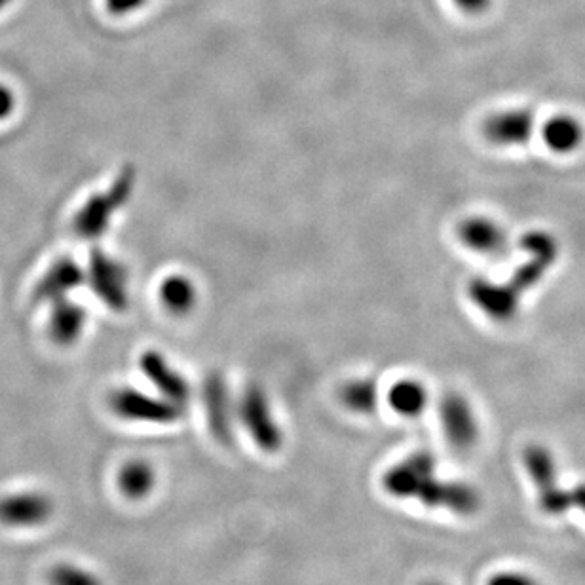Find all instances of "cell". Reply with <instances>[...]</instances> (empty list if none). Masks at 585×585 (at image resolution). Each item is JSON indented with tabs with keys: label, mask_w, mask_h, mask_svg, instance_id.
<instances>
[{
	"label": "cell",
	"mask_w": 585,
	"mask_h": 585,
	"mask_svg": "<svg viewBox=\"0 0 585 585\" xmlns=\"http://www.w3.org/2000/svg\"><path fill=\"white\" fill-rule=\"evenodd\" d=\"M384 491L401 500L415 498L426 508L447 510L458 515H472L479 510V492L460 481L439 479L435 458L430 453H413L397 462L382 477Z\"/></svg>",
	"instance_id": "cell-1"
},
{
	"label": "cell",
	"mask_w": 585,
	"mask_h": 585,
	"mask_svg": "<svg viewBox=\"0 0 585 585\" xmlns=\"http://www.w3.org/2000/svg\"><path fill=\"white\" fill-rule=\"evenodd\" d=\"M137 173L132 166L122 168L116 175L113 185L99 194L88 198V202L78 209L73 219V230L82 240L101 238L113 223L114 215L124 208L135 189Z\"/></svg>",
	"instance_id": "cell-2"
},
{
	"label": "cell",
	"mask_w": 585,
	"mask_h": 585,
	"mask_svg": "<svg viewBox=\"0 0 585 585\" xmlns=\"http://www.w3.org/2000/svg\"><path fill=\"white\" fill-rule=\"evenodd\" d=\"M86 282L92 293L113 312H124L130 304L128 270L109 253L94 249L86 268Z\"/></svg>",
	"instance_id": "cell-3"
},
{
	"label": "cell",
	"mask_w": 585,
	"mask_h": 585,
	"mask_svg": "<svg viewBox=\"0 0 585 585\" xmlns=\"http://www.w3.org/2000/svg\"><path fill=\"white\" fill-rule=\"evenodd\" d=\"M238 416L246 426L247 434L255 445L265 453H278L284 447V434L280 424L272 415L265 390L259 386H249L240 397Z\"/></svg>",
	"instance_id": "cell-4"
},
{
	"label": "cell",
	"mask_w": 585,
	"mask_h": 585,
	"mask_svg": "<svg viewBox=\"0 0 585 585\" xmlns=\"http://www.w3.org/2000/svg\"><path fill=\"white\" fill-rule=\"evenodd\" d=\"M111 409L124 420L149 424H171L183 416L181 405L171 403L166 397L147 396L133 388L116 390L111 396Z\"/></svg>",
	"instance_id": "cell-5"
},
{
	"label": "cell",
	"mask_w": 585,
	"mask_h": 585,
	"mask_svg": "<svg viewBox=\"0 0 585 585\" xmlns=\"http://www.w3.org/2000/svg\"><path fill=\"white\" fill-rule=\"evenodd\" d=\"M481 130L494 147H525L538 130V120L527 107H511L487 116Z\"/></svg>",
	"instance_id": "cell-6"
},
{
	"label": "cell",
	"mask_w": 585,
	"mask_h": 585,
	"mask_svg": "<svg viewBox=\"0 0 585 585\" xmlns=\"http://www.w3.org/2000/svg\"><path fill=\"white\" fill-rule=\"evenodd\" d=\"M54 510V500L44 492H12L0 498V525L12 529H35L46 525Z\"/></svg>",
	"instance_id": "cell-7"
},
{
	"label": "cell",
	"mask_w": 585,
	"mask_h": 585,
	"mask_svg": "<svg viewBox=\"0 0 585 585\" xmlns=\"http://www.w3.org/2000/svg\"><path fill=\"white\" fill-rule=\"evenodd\" d=\"M439 420L445 437L458 451L472 449L479 437V422L472 403L456 392H449L439 403Z\"/></svg>",
	"instance_id": "cell-8"
},
{
	"label": "cell",
	"mask_w": 585,
	"mask_h": 585,
	"mask_svg": "<svg viewBox=\"0 0 585 585\" xmlns=\"http://www.w3.org/2000/svg\"><path fill=\"white\" fill-rule=\"evenodd\" d=\"M456 234L462 246L483 257H500L510 249L508 230L489 215H472L462 219Z\"/></svg>",
	"instance_id": "cell-9"
},
{
	"label": "cell",
	"mask_w": 585,
	"mask_h": 585,
	"mask_svg": "<svg viewBox=\"0 0 585 585\" xmlns=\"http://www.w3.org/2000/svg\"><path fill=\"white\" fill-rule=\"evenodd\" d=\"M473 304L494 321L515 318L521 306V291L515 285L494 284L491 280H473L470 285Z\"/></svg>",
	"instance_id": "cell-10"
},
{
	"label": "cell",
	"mask_w": 585,
	"mask_h": 585,
	"mask_svg": "<svg viewBox=\"0 0 585 585\" xmlns=\"http://www.w3.org/2000/svg\"><path fill=\"white\" fill-rule=\"evenodd\" d=\"M204 407L211 434L223 445H228L234 435V413L227 382L219 373H211L204 382Z\"/></svg>",
	"instance_id": "cell-11"
},
{
	"label": "cell",
	"mask_w": 585,
	"mask_h": 585,
	"mask_svg": "<svg viewBox=\"0 0 585 585\" xmlns=\"http://www.w3.org/2000/svg\"><path fill=\"white\" fill-rule=\"evenodd\" d=\"M139 365H141L143 375L149 378V382L160 392V396L170 399L171 403H177L181 407L189 403L190 384L187 378L177 373L160 352L156 350L145 352L139 359Z\"/></svg>",
	"instance_id": "cell-12"
},
{
	"label": "cell",
	"mask_w": 585,
	"mask_h": 585,
	"mask_svg": "<svg viewBox=\"0 0 585 585\" xmlns=\"http://www.w3.org/2000/svg\"><path fill=\"white\" fill-rule=\"evenodd\" d=\"M86 274L71 257L57 259L54 265L46 270V274L40 278L35 287V302H50L54 304L63 299H69V295L75 291L78 285L84 284Z\"/></svg>",
	"instance_id": "cell-13"
},
{
	"label": "cell",
	"mask_w": 585,
	"mask_h": 585,
	"mask_svg": "<svg viewBox=\"0 0 585 585\" xmlns=\"http://www.w3.org/2000/svg\"><path fill=\"white\" fill-rule=\"evenodd\" d=\"M540 137L553 154L570 156L584 147V122L574 114H553L546 122H542Z\"/></svg>",
	"instance_id": "cell-14"
},
{
	"label": "cell",
	"mask_w": 585,
	"mask_h": 585,
	"mask_svg": "<svg viewBox=\"0 0 585 585\" xmlns=\"http://www.w3.org/2000/svg\"><path fill=\"white\" fill-rule=\"evenodd\" d=\"M88 321V314L82 304L63 299L52 304L50 320H48V337L57 346H71L80 339Z\"/></svg>",
	"instance_id": "cell-15"
},
{
	"label": "cell",
	"mask_w": 585,
	"mask_h": 585,
	"mask_svg": "<svg viewBox=\"0 0 585 585\" xmlns=\"http://www.w3.org/2000/svg\"><path fill=\"white\" fill-rule=\"evenodd\" d=\"M428 388L415 378H403L388 390V403L397 415L416 418L428 407Z\"/></svg>",
	"instance_id": "cell-16"
},
{
	"label": "cell",
	"mask_w": 585,
	"mask_h": 585,
	"mask_svg": "<svg viewBox=\"0 0 585 585\" xmlns=\"http://www.w3.org/2000/svg\"><path fill=\"white\" fill-rule=\"evenodd\" d=\"M156 485V472L147 460H132L118 472V489L130 500H143Z\"/></svg>",
	"instance_id": "cell-17"
},
{
	"label": "cell",
	"mask_w": 585,
	"mask_h": 585,
	"mask_svg": "<svg viewBox=\"0 0 585 585\" xmlns=\"http://www.w3.org/2000/svg\"><path fill=\"white\" fill-rule=\"evenodd\" d=\"M196 297V287L187 276L173 274L160 285V301L175 316L189 314L196 304Z\"/></svg>",
	"instance_id": "cell-18"
},
{
	"label": "cell",
	"mask_w": 585,
	"mask_h": 585,
	"mask_svg": "<svg viewBox=\"0 0 585 585\" xmlns=\"http://www.w3.org/2000/svg\"><path fill=\"white\" fill-rule=\"evenodd\" d=\"M340 401L348 411L371 415L378 405V386L373 378H356L342 386Z\"/></svg>",
	"instance_id": "cell-19"
},
{
	"label": "cell",
	"mask_w": 585,
	"mask_h": 585,
	"mask_svg": "<svg viewBox=\"0 0 585 585\" xmlns=\"http://www.w3.org/2000/svg\"><path fill=\"white\" fill-rule=\"evenodd\" d=\"M538 504L549 515H561L570 510H582L585 513V483L574 485L572 489H563L557 483L538 496Z\"/></svg>",
	"instance_id": "cell-20"
},
{
	"label": "cell",
	"mask_w": 585,
	"mask_h": 585,
	"mask_svg": "<svg viewBox=\"0 0 585 585\" xmlns=\"http://www.w3.org/2000/svg\"><path fill=\"white\" fill-rule=\"evenodd\" d=\"M48 582L50 585H103L97 574L71 563H61L52 568L48 574Z\"/></svg>",
	"instance_id": "cell-21"
},
{
	"label": "cell",
	"mask_w": 585,
	"mask_h": 585,
	"mask_svg": "<svg viewBox=\"0 0 585 585\" xmlns=\"http://www.w3.org/2000/svg\"><path fill=\"white\" fill-rule=\"evenodd\" d=\"M487 585H540L534 578H530L529 574L523 572H515V570H508V572H498L494 574L489 584Z\"/></svg>",
	"instance_id": "cell-22"
},
{
	"label": "cell",
	"mask_w": 585,
	"mask_h": 585,
	"mask_svg": "<svg viewBox=\"0 0 585 585\" xmlns=\"http://www.w3.org/2000/svg\"><path fill=\"white\" fill-rule=\"evenodd\" d=\"M147 0H105V8L113 16H128L135 10L143 8Z\"/></svg>",
	"instance_id": "cell-23"
},
{
	"label": "cell",
	"mask_w": 585,
	"mask_h": 585,
	"mask_svg": "<svg viewBox=\"0 0 585 585\" xmlns=\"http://www.w3.org/2000/svg\"><path fill=\"white\" fill-rule=\"evenodd\" d=\"M453 4L468 16H481L491 8L492 0H453Z\"/></svg>",
	"instance_id": "cell-24"
},
{
	"label": "cell",
	"mask_w": 585,
	"mask_h": 585,
	"mask_svg": "<svg viewBox=\"0 0 585 585\" xmlns=\"http://www.w3.org/2000/svg\"><path fill=\"white\" fill-rule=\"evenodd\" d=\"M14 109H16V95L8 86L0 84V120L8 118L14 113Z\"/></svg>",
	"instance_id": "cell-25"
},
{
	"label": "cell",
	"mask_w": 585,
	"mask_h": 585,
	"mask_svg": "<svg viewBox=\"0 0 585 585\" xmlns=\"http://www.w3.org/2000/svg\"><path fill=\"white\" fill-rule=\"evenodd\" d=\"M10 4V0H0V10H4Z\"/></svg>",
	"instance_id": "cell-26"
},
{
	"label": "cell",
	"mask_w": 585,
	"mask_h": 585,
	"mask_svg": "<svg viewBox=\"0 0 585 585\" xmlns=\"http://www.w3.org/2000/svg\"><path fill=\"white\" fill-rule=\"evenodd\" d=\"M424 585H441V584H435V582H430V584H424Z\"/></svg>",
	"instance_id": "cell-27"
}]
</instances>
